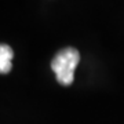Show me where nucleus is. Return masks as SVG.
<instances>
[{
  "label": "nucleus",
  "mask_w": 124,
  "mask_h": 124,
  "mask_svg": "<svg viewBox=\"0 0 124 124\" xmlns=\"http://www.w3.org/2000/svg\"><path fill=\"white\" fill-rule=\"evenodd\" d=\"M80 62V53L73 47L61 50L51 61V69L57 76V81L62 85L73 83L75 69Z\"/></svg>",
  "instance_id": "1"
},
{
  "label": "nucleus",
  "mask_w": 124,
  "mask_h": 124,
  "mask_svg": "<svg viewBox=\"0 0 124 124\" xmlns=\"http://www.w3.org/2000/svg\"><path fill=\"white\" fill-rule=\"evenodd\" d=\"M13 58H14L13 48L8 44H0V73L1 75H6L11 70Z\"/></svg>",
  "instance_id": "2"
}]
</instances>
